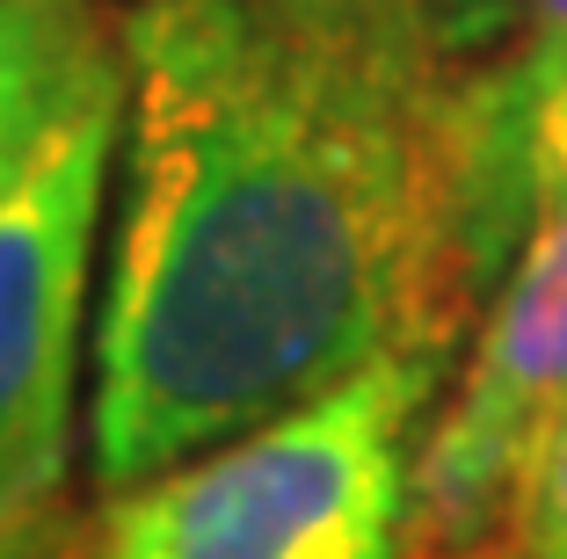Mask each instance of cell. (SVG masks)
<instances>
[{
	"label": "cell",
	"instance_id": "3",
	"mask_svg": "<svg viewBox=\"0 0 567 559\" xmlns=\"http://www.w3.org/2000/svg\"><path fill=\"white\" fill-rule=\"evenodd\" d=\"M117 124L124 51L73 95L0 197V545L51 509L73 465V428L87 422L81 379L95 356Z\"/></svg>",
	"mask_w": 567,
	"mask_h": 559
},
{
	"label": "cell",
	"instance_id": "7",
	"mask_svg": "<svg viewBox=\"0 0 567 559\" xmlns=\"http://www.w3.org/2000/svg\"><path fill=\"white\" fill-rule=\"evenodd\" d=\"M509 545H517V559H567V414L546 428V444L517 487Z\"/></svg>",
	"mask_w": 567,
	"mask_h": 559
},
{
	"label": "cell",
	"instance_id": "2",
	"mask_svg": "<svg viewBox=\"0 0 567 559\" xmlns=\"http://www.w3.org/2000/svg\"><path fill=\"white\" fill-rule=\"evenodd\" d=\"M458 342L393 349L320 400L117 487L95 559H408Z\"/></svg>",
	"mask_w": 567,
	"mask_h": 559
},
{
	"label": "cell",
	"instance_id": "6",
	"mask_svg": "<svg viewBox=\"0 0 567 559\" xmlns=\"http://www.w3.org/2000/svg\"><path fill=\"white\" fill-rule=\"evenodd\" d=\"M269 8L430 44L444 59H517L532 37V0H269Z\"/></svg>",
	"mask_w": 567,
	"mask_h": 559
},
{
	"label": "cell",
	"instance_id": "4",
	"mask_svg": "<svg viewBox=\"0 0 567 559\" xmlns=\"http://www.w3.org/2000/svg\"><path fill=\"white\" fill-rule=\"evenodd\" d=\"M524 240L473 320L415 473V552L473 559L509 545L517 487L567 414V146L538 153Z\"/></svg>",
	"mask_w": 567,
	"mask_h": 559
},
{
	"label": "cell",
	"instance_id": "8",
	"mask_svg": "<svg viewBox=\"0 0 567 559\" xmlns=\"http://www.w3.org/2000/svg\"><path fill=\"white\" fill-rule=\"evenodd\" d=\"M509 81H517V102L532 116V161L538 153H560L567 146V37L517 51L509 59Z\"/></svg>",
	"mask_w": 567,
	"mask_h": 559
},
{
	"label": "cell",
	"instance_id": "1",
	"mask_svg": "<svg viewBox=\"0 0 567 559\" xmlns=\"http://www.w3.org/2000/svg\"><path fill=\"white\" fill-rule=\"evenodd\" d=\"M117 51L87 356V465L110 494L393 349H466L538 189L509 59L269 0H132Z\"/></svg>",
	"mask_w": 567,
	"mask_h": 559
},
{
	"label": "cell",
	"instance_id": "5",
	"mask_svg": "<svg viewBox=\"0 0 567 559\" xmlns=\"http://www.w3.org/2000/svg\"><path fill=\"white\" fill-rule=\"evenodd\" d=\"M102 66H117L102 0H0V197Z\"/></svg>",
	"mask_w": 567,
	"mask_h": 559
},
{
	"label": "cell",
	"instance_id": "9",
	"mask_svg": "<svg viewBox=\"0 0 567 559\" xmlns=\"http://www.w3.org/2000/svg\"><path fill=\"white\" fill-rule=\"evenodd\" d=\"M553 37H567V0H532V37H524V51L553 44Z\"/></svg>",
	"mask_w": 567,
	"mask_h": 559
}]
</instances>
